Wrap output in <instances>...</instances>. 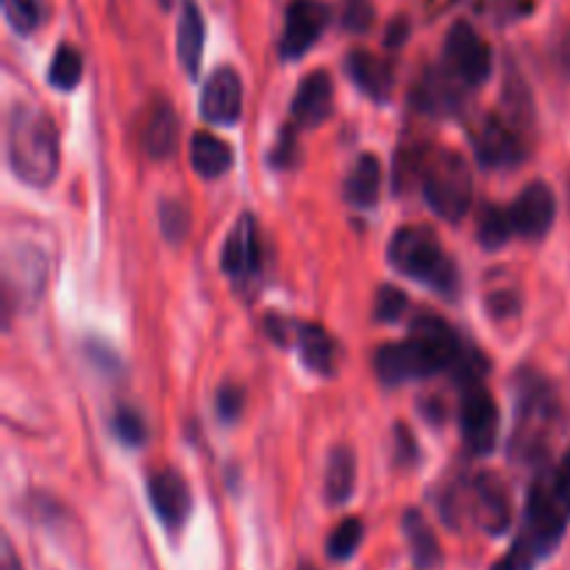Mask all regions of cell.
<instances>
[{
	"label": "cell",
	"mask_w": 570,
	"mask_h": 570,
	"mask_svg": "<svg viewBox=\"0 0 570 570\" xmlns=\"http://www.w3.org/2000/svg\"><path fill=\"white\" fill-rule=\"evenodd\" d=\"M570 523V449L557 465L543 468L529 488L515 543L493 570H534L560 546Z\"/></svg>",
	"instance_id": "cell-1"
},
{
	"label": "cell",
	"mask_w": 570,
	"mask_h": 570,
	"mask_svg": "<svg viewBox=\"0 0 570 570\" xmlns=\"http://www.w3.org/2000/svg\"><path fill=\"white\" fill-rule=\"evenodd\" d=\"M6 154L20 181L37 189L48 187L59 173V131L48 111L17 104L6 126Z\"/></svg>",
	"instance_id": "cell-2"
},
{
	"label": "cell",
	"mask_w": 570,
	"mask_h": 570,
	"mask_svg": "<svg viewBox=\"0 0 570 570\" xmlns=\"http://www.w3.org/2000/svg\"><path fill=\"white\" fill-rule=\"evenodd\" d=\"M518 412L510 454L518 462H538L549 449V434L557 423V395L540 373L521 371L515 379Z\"/></svg>",
	"instance_id": "cell-3"
},
{
	"label": "cell",
	"mask_w": 570,
	"mask_h": 570,
	"mask_svg": "<svg viewBox=\"0 0 570 570\" xmlns=\"http://www.w3.org/2000/svg\"><path fill=\"white\" fill-rule=\"evenodd\" d=\"M387 259L393 265V271H399L401 276L412 278V282H421L426 287H432L440 295H454L456 293V267L454 262L445 256V250L440 248L438 237H434L429 228L423 226H406L399 228L390 239Z\"/></svg>",
	"instance_id": "cell-4"
},
{
	"label": "cell",
	"mask_w": 570,
	"mask_h": 570,
	"mask_svg": "<svg viewBox=\"0 0 570 570\" xmlns=\"http://www.w3.org/2000/svg\"><path fill=\"white\" fill-rule=\"evenodd\" d=\"M423 198L445 223H460L473 200V173L462 154L445 148L426 159L423 167Z\"/></svg>",
	"instance_id": "cell-5"
},
{
	"label": "cell",
	"mask_w": 570,
	"mask_h": 570,
	"mask_svg": "<svg viewBox=\"0 0 570 570\" xmlns=\"http://www.w3.org/2000/svg\"><path fill=\"white\" fill-rule=\"evenodd\" d=\"M440 371H449L443 356L412 334L404 343H387L376 351V376L387 387L432 379Z\"/></svg>",
	"instance_id": "cell-6"
},
{
	"label": "cell",
	"mask_w": 570,
	"mask_h": 570,
	"mask_svg": "<svg viewBox=\"0 0 570 570\" xmlns=\"http://www.w3.org/2000/svg\"><path fill=\"white\" fill-rule=\"evenodd\" d=\"M443 67L465 89H479L493 72V50L471 22L460 20L445 33Z\"/></svg>",
	"instance_id": "cell-7"
},
{
	"label": "cell",
	"mask_w": 570,
	"mask_h": 570,
	"mask_svg": "<svg viewBox=\"0 0 570 570\" xmlns=\"http://www.w3.org/2000/svg\"><path fill=\"white\" fill-rule=\"evenodd\" d=\"M501 429V412L493 393L482 382L462 387L460 401V432L465 440V449L473 456H488L495 449Z\"/></svg>",
	"instance_id": "cell-8"
},
{
	"label": "cell",
	"mask_w": 570,
	"mask_h": 570,
	"mask_svg": "<svg viewBox=\"0 0 570 570\" xmlns=\"http://www.w3.org/2000/svg\"><path fill=\"white\" fill-rule=\"evenodd\" d=\"M473 150L484 167H515L527 159V134L504 115H488L473 131Z\"/></svg>",
	"instance_id": "cell-9"
},
{
	"label": "cell",
	"mask_w": 570,
	"mask_h": 570,
	"mask_svg": "<svg viewBox=\"0 0 570 570\" xmlns=\"http://www.w3.org/2000/svg\"><path fill=\"white\" fill-rule=\"evenodd\" d=\"M332 22V11L321 0H289L282 31V59L295 61L315 48Z\"/></svg>",
	"instance_id": "cell-10"
},
{
	"label": "cell",
	"mask_w": 570,
	"mask_h": 570,
	"mask_svg": "<svg viewBox=\"0 0 570 570\" xmlns=\"http://www.w3.org/2000/svg\"><path fill=\"white\" fill-rule=\"evenodd\" d=\"M200 115L212 126H234L243 115V78L234 67H217L204 81Z\"/></svg>",
	"instance_id": "cell-11"
},
{
	"label": "cell",
	"mask_w": 570,
	"mask_h": 570,
	"mask_svg": "<svg viewBox=\"0 0 570 570\" xmlns=\"http://www.w3.org/2000/svg\"><path fill=\"white\" fill-rule=\"evenodd\" d=\"M512 228L523 239H543L551 232L557 217V198L549 184L532 181L521 189L515 204L510 206Z\"/></svg>",
	"instance_id": "cell-12"
},
{
	"label": "cell",
	"mask_w": 570,
	"mask_h": 570,
	"mask_svg": "<svg viewBox=\"0 0 570 570\" xmlns=\"http://www.w3.org/2000/svg\"><path fill=\"white\" fill-rule=\"evenodd\" d=\"M471 512L482 532L504 534L512 523V501L507 484L495 473H479L471 482Z\"/></svg>",
	"instance_id": "cell-13"
},
{
	"label": "cell",
	"mask_w": 570,
	"mask_h": 570,
	"mask_svg": "<svg viewBox=\"0 0 570 570\" xmlns=\"http://www.w3.org/2000/svg\"><path fill=\"white\" fill-rule=\"evenodd\" d=\"M148 499L154 507L156 518L165 523V529L176 532L187 523L189 512H193V493H189V484L184 482L181 473L170 471H156L148 479Z\"/></svg>",
	"instance_id": "cell-14"
},
{
	"label": "cell",
	"mask_w": 570,
	"mask_h": 570,
	"mask_svg": "<svg viewBox=\"0 0 570 570\" xmlns=\"http://www.w3.org/2000/svg\"><path fill=\"white\" fill-rule=\"evenodd\" d=\"M462 92L465 87L445 67H429L412 89V104L429 117H449L460 111Z\"/></svg>",
	"instance_id": "cell-15"
},
{
	"label": "cell",
	"mask_w": 570,
	"mask_h": 570,
	"mask_svg": "<svg viewBox=\"0 0 570 570\" xmlns=\"http://www.w3.org/2000/svg\"><path fill=\"white\" fill-rule=\"evenodd\" d=\"M220 267L234 282H245L259 271V234L250 215H239L237 226L228 234L220 254Z\"/></svg>",
	"instance_id": "cell-16"
},
{
	"label": "cell",
	"mask_w": 570,
	"mask_h": 570,
	"mask_svg": "<svg viewBox=\"0 0 570 570\" xmlns=\"http://www.w3.org/2000/svg\"><path fill=\"white\" fill-rule=\"evenodd\" d=\"M334 109V83L326 70H315L301 81L298 92L293 98V120L295 126L317 128L332 117Z\"/></svg>",
	"instance_id": "cell-17"
},
{
	"label": "cell",
	"mask_w": 570,
	"mask_h": 570,
	"mask_svg": "<svg viewBox=\"0 0 570 570\" xmlns=\"http://www.w3.org/2000/svg\"><path fill=\"white\" fill-rule=\"evenodd\" d=\"M345 72L376 104H387L390 95H393V67L384 59H379L376 53H371V50H351L345 56Z\"/></svg>",
	"instance_id": "cell-18"
},
{
	"label": "cell",
	"mask_w": 570,
	"mask_h": 570,
	"mask_svg": "<svg viewBox=\"0 0 570 570\" xmlns=\"http://www.w3.org/2000/svg\"><path fill=\"white\" fill-rule=\"evenodd\" d=\"M293 343L298 348L301 362L317 376H334L337 367V345L328 337V332L317 323H295Z\"/></svg>",
	"instance_id": "cell-19"
},
{
	"label": "cell",
	"mask_w": 570,
	"mask_h": 570,
	"mask_svg": "<svg viewBox=\"0 0 570 570\" xmlns=\"http://www.w3.org/2000/svg\"><path fill=\"white\" fill-rule=\"evenodd\" d=\"M145 150H148L150 159H170L173 150L178 145V117L173 111V106L167 100L150 106V115L145 120L142 131Z\"/></svg>",
	"instance_id": "cell-20"
},
{
	"label": "cell",
	"mask_w": 570,
	"mask_h": 570,
	"mask_svg": "<svg viewBox=\"0 0 570 570\" xmlns=\"http://www.w3.org/2000/svg\"><path fill=\"white\" fill-rule=\"evenodd\" d=\"M345 200L356 209H371L379 204V193H382V165L373 154H362L351 167L348 178L343 184Z\"/></svg>",
	"instance_id": "cell-21"
},
{
	"label": "cell",
	"mask_w": 570,
	"mask_h": 570,
	"mask_svg": "<svg viewBox=\"0 0 570 570\" xmlns=\"http://www.w3.org/2000/svg\"><path fill=\"white\" fill-rule=\"evenodd\" d=\"M204 17H200V9L187 0L178 14V26H176V53L178 61L184 65V70L189 76H198L200 70V53H204Z\"/></svg>",
	"instance_id": "cell-22"
},
{
	"label": "cell",
	"mask_w": 570,
	"mask_h": 570,
	"mask_svg": "<svg viewBox=\"0 0 570 570\" xmlns=\"http://www.w3.org/2000/svg\"><path fill=\"white\" fill-rule=\"evenodd\" d=\"M189 161H193V170L200 178H220L234 165L232 145L223 142L212 131H198L189 142Z\"/></svg>",
	"instance_id": "cell-23"
},
{
	"label": "cell",
	"mask_w": 570,
	"mask_h": 570,
	"mask_svg": "<svg viewBox=\"0 0 570 570\" xmlns=\"http://www.w3.org/2000/svg\"><path fill=\"white\" fill-rule=\"evenodd\" d=\"M356 484V456L348 445L332 449L326 462V479H323V495L332 507H343L354 495Z\"/></svg>",
	"instance_id": "cell-24"
},
{
	"label": "cell",
	"mask_w": 570,
	"mask_h": 570,
	"mask_svg": "<svg viewBox=\"0 0 570 570\" xmlns=\"http://www.w3.org/2000/svg\"><path fill=\"white\" fill-rule=\"evenodd\" d=\"M401 529H404V538L410 543L412 560H415L417 568H434L440 562V543L434 538L432 527L426 523V518L417 510H406L404 521H401Z\"/></svg>",
	"instance_id": "cell-25"
},
{
	"label": "cell",
	"mask_w": 570,
	"mask_h": 570,
	"mask_svg": "<svg viewBox=\"0 0 570 570\" xmlns=\"http://www.w3.org/2000/svg\"><path fill=\"white\" fill-rule=\"evenodd\" d=\"M512 234H515V228H512L510 209H501V206H484V209L479 212L476 237L482 248L488 250L504 248L507 239H510Z\"/></svg>",
	"instance_id": "cell-26"
},
{
	"label": "cell",
	"mask_w": 570,
	"mask_h": 570,
	"mask_svg": "<svg viewBox=\"0 0 570 570\" xmlns=\"http://www.w3.org/2000/svg\"><path fill=\"white\" fill-rule=\"evenodd\" d=\"M83 76V59L78 53V48L72 45H61L59 50L53 53L48 67V81L50 87L59 89V92H70V89L78 87Z\"/></svg>",
	"instance_id": "cell-27"
},
{
	"label": "cell",
	"mask_w": 570,
	"mask_h": 570,
	"mask_svg": "<svg viewBox=\"0 0 570 570\" xmlns=\"http://www.w3.org/2000/svg\"><path fill=\"white\" fill-rule=\"evenodd\" d=\"M362 538H365V527H362L360 518H345V521L334 529L332 538H328V546H326L328 560L334 562L351 560V557L356 554V549H360Z\"/></svg>",
	"instance_id": "cell-28"
},
{
	"label": "cell",
	"mask_w": 570,
	"mask_h": 570,
	"mask_svg": "<svg viewBox=\"0 0 570 570\" xmlns=\"http://www.w3.org/2000/svg\"><path fill=\"white\" fill-rule=\"evenodd\" d=\"M189 223H193V217H189V209L184 200L178 198H165L159 204V228L161 234H165L167 243H184L189 234Z\"/></svg>",
	"instance_id": "cell-29"
},
{
	"label": "cell",
	"mask_w": 570,
	"mask_h": 570,
	"mask_svg": "<svg viewBox=\"0 0 570 570\" xmlns=\"http://www.w3.org/2000/svg\"><path fill=\"white\" fill-rule=\"evenodd\" d=\"M3 14L11 31L26 37V33L37 31V26L42 22V3L39 0H3Z\"/></svg>",
	"instance_id": "cell-30"
},
{
	"label": "cell",
	"mask_w": 570,
	"mask_h": 570,
	"mask_svg": "<svg viewBox=\"0 0 570 570\" xmlns=\"http://www.w3.org/2000/svg\"><path fill=\"white\" fill-rule=\"evenodd\" d=\"M111 432H115V438L120 440L122 445H128V449H139V445H145V440H148V426H145V421L139 417V412L128 410V406H120V410L115 412V417H111Z\"/></svg>",
	"instance_id": "cell-31"
},
{
	"label": "cell",
	"mask_w": 570,
	"mask_h": 570,
	"mask_svg": "<svg viewBox=\"0 0 570 570\" xmlns=\"http://www.w3.org/2000/svg\"><path fill=\"white\" fill-rule=\"evenodd\" d=\"M406 306H410V298H406L404 289L393 287V284H382L376 293V309H373V315H376L379 323H395L401 321Z\"/></svg>",
	"instance_id": "cell-32"
},
{
	"label": "cell",
	"mask_w": 570,
	"mask_h": 570,
	"mask_svg": "<svg viewBox=\"0 0 570 570\" xmlns=\"http://www.w3.org/2000/svg\"><path fill=\"white\" fill-rule=\"evenodd\" d=\"M215 410L223 423H234L245 410V390L239 387V384H223V387L217 390Z\"/></svg>",
	"instance_id": "cell-33"
},
{
	"label": "cell",
	"mask_w": 570,
	"mask_h": 570,
	"mask_svg": "<svg viewBox=\"0 0 570 570\" xmlns=\"http://www.w3.org/2000/svg\"><path fill=\"white\" fill-rule=\"evenodd\" d=\"M373 6L371 0H345L343 28L351 33H365L373 26Z\"/></svg>",
	"instance_id": "cell-34"
},
{
	"label": "cell",
	"mask_w": 570,
	"mask_h": 570,
	"mask_svg": "<svg viewBox=\"0 0 570 570\" xmlns=\"http://www.w3.org/2000/svg\"><path fill=\"white\" fill-rule=\"evenodd\" d=\"M87 356L104 373H120V360H117V354L109 348V345L98 343V340H89V343H87Z\"/></svg>",
	"instance_id": "cell-35"
},
{
	"label": "cell",
	"mask_w": 570,
	"mask_h": 570,
	"mask_svg": "<svg viewBox=\"0 0 570 570\" xmlns=\"http://www.w3.org/2000/svg\"><path fill=\"white\" fill-rule=\"evenodd\" d=\"M293 154H295V134L287 131L282 134V139L276 142V148H273L271 154V165L273 167H289V161H293Z\"/></svg>",
	"instance_id": "cell-36"
},
{
	"label": "cell",
	"mask_w": 570,
	"mask_h": 570,
	"mask_svg": "<svg viewBox=\"0 0 570 570\" xmlns=\"http://www.w3.org/2000/svg\"><path fill=\"white\" fill-rule=\"evenodd\" d=\"M395 445H399V462L401 465H412V460H415L417 456V445H415V440H412V434H410V429L406 426H399L395 429Z\"/></svg>",
	"instance_id": "cell-37"
},
{
	"label": "cell",
	"mask_w": 570,
	"mask_h": 570,
	"mask_svg": "<svg viewBox=\"0 0 570 570\" xmlns=\"http://www.w3.org/2000/svg\"><path fill=\"white\" fill-rule=\"evenodd\" d=\"M406 37H410V20H406V17H395V20L390 22L387 39H384V42H387L390 48H399V45L406 42Z\"/></svg>",
	"instance_id": "cell-38"
},
{
	"label": "cell",
	"mask_w": 570,
	"mask_h": 570,
	"mask_svg": "<svg viewBox=\"0 0 570 570\" xmlns=\"http://www.w3.org/2000/svg\"><path fill=\"white\" fill-rule=\"evenodd\" d=\"M0 570H22L20 560L14 554V546L11 540H3V554H0Z\"/></svg>",
	"instance_id": "cell-39"
},
{
	"label": "cell",
	"mask_w": 570,
	"mask_h": 570,
	"mask_svg": "<svg viewBox=\"0 0 570 570\" xmlns=\"http://www.w3.org/2000/svg\"><path fill=\"white\" fill-rule=\"evenodd\" d=\"M560 65H562V70L570 72V37H566V42H562V50H560Z\"/></svg>",
	"instance_id": "cell-40"
},
{
	"label": "cell",
	"mask_w": 570,
	"mask_h": 570,
	"mask_svg": "<svg viewBox=\"0 0 570 570\" xmlns=\"http://www.w3.org/2000/svg\"><path fill=\"white\" fill-rule=\"evenodd\" d=\"M298 570H317V568L315 566H301Z\"/></svg>",
	"instance_id": "cell-41"
}]
</instances>
